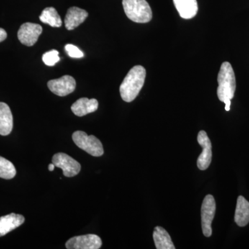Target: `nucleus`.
<instances>
[{
  "label": "nucleus",
  "instance_id": "nucleus-1",
  "mask_svg": "<svg viewBox=\"0 0 249 249\" xmlns=\"http://www.w3.org/2000/svg\"><path fill=\"white\" fill-rule=\"evenodd\" d=\"M217 96L219 101L225 103L226 111L230 110L231 100L236 89L235 73L229 62H223L217 76Z\"/></svg>",
  "mask_w": 249,
  "mask_h": 249
},
{
  "label": "nucleus",
  "instance_id": "nucleus-2",
  "mask_svg": "<svg viewBox=\"0 0 249 249\" xmlns=\"http://www.w3.org/2000/svg\"><path fill=\"white\" fill-rule=\"evenodd\" d=\"M145 69L141 65L129 70L120 86L121 96L124 101L130 103L137 98L145 83Z\"/></svg>",
  "mask_w": 249,
  "mask_h": 249
},
{
  "label": "nucleus",
  "instance_id": "nucleus-3",
  "mask_svg": "<svg viewBox=\"0 0 249 249\" xmlns=\"http://www.w3.org/2000/svg\"><path fill=\"white\" fill-rule=\"evenodd\" d=\"M123 6L126 16L137 23H147L151 21L152 12L146 0H123Z\"/></svg>",
  "mask_w": 249,
  "mask_h": 249
},
{
  "label": "nucleus",
  "instance_id": "nucleus-4",
  "mask_svg": "<svg viewBox=\"0 0 249 249\" xmlns=\"http://www.w3.org/2000/svg\"><path fill=\"white\" fill-rule=\"evenodd\" d=\"M72 139L77 146L93 157H101L104 153L102 142L93 135L88 136L83 131H76Z\"/></svg>",
  "mask_w": 249,
  "mask_h": 249
},
{
  "label": "nucleus",
  "instance_id": "nucleus-5",
  "mask_svg": "<svg viewBox=\"0 0 249 249\" xmlns=\"http://www.w3.org/2000/svg\"><path fill=\"white\" fill-rule=\"evenodd\" d=\"M216 211V203L213 196L208 195L205 196L201 205V227L203 234L209 237L212 235V224Z\"/></svg>",
  "mask_w": 249,
  "mask_h": 249
},
{
  "label": "nucleus",
  "instance_id": "nucleus-6",
  "mask_svg": "<svg viewBox=\"0 0 249 249\" xmlns=\"http://www.w3.org/2000/svg\"><path fill=\"white\" fill-rule=\"evenodd\" d=\"M52 162L55 166L61 168L63 175L67 178L76 176L80 173L81 165L77 160L65 153H57L53 156Z\"/></svg>",
  "mask_w": 249,
  "mask_h": 249
},
{
  "label": "nucleus",
  "instance_id": "nucleus-7",
  "mask_svg": "<svg viewBox=\"0 0 249 249\" xmlns=\"http://www.w3.org/2000/svg\"><path fill=\"white\" fill-rule=\"evenodd\" d=\"M42 32V27L40 24L26 22L19 28L18 37L23 45L31 47L37 42Z\"/></svg>",
  "mask_w": 249,
  "mask_h": 249
},
{
  "label": "nucleus",
  "instance_id": "nucleus-8",
  "mask_svg": "<svg viewBox=\"0 0 249 249\" xmlns=\"http://www.w3.org/2000/svg\"><path fill=\"white\" fill-rule=\"evenodd\" d=\"M65 246L68 249H98L102 246V240L98 235L88 234L72 237Z\"/></svg>",
  "mask_w": 249,
  "mask_h": 249
},
{
  "label": "nucleus",
  "instance_id": "nucleus-9",
  "mask_svg": "<svg viewBox=\"0 0 249 249\" xmlns=\"http://www.w3.org/2000/svg\"><path fill=\"white\" fill-rule=\"evenodd\" d=\"M47 86L57 96H65L74 91L76 83L73 77L66 75L58 79L49 80Z\"/></svg>",
  "mask_w": 249,
  "mask_h": 249
},
{
  "label": "nucleus",
  "instance_id": "nucleus-10",
  "mask_svg": "<svg viewBox=\"0 0 249 249\" xmlns=\"http://www.w3.org/2000/svg\"><path fill=\"white\" fill-rule=\"evenodd\" d=\"M197 142L202 147L203 151L198 157L196 164L199 170H205L209 168L212 160V144L204 130L200 131L198 134Z\"/></svg>",
  "mask_w": 249,
  "mask_h": 249
},
{
  "label": "nucleus",
  "instance_id": "nucleus-11",
  "mask_svg": "<svg viewBox=\"0 0 249 249\" xmlns=\"http://www.w3.org/2000/svg\"><path fill=\"white\" fill-rule=\"evenodd\" d=\"M88 13L84 9L76 6L70 8L67 11L65 18V25L67 30L71 31L76 29L85 22L88 17Z\"/></svg>",
  "mask_w": 249,
  "mask_h": 249
},
{
  "label": "nucleus",
  "instance_id": "nucleus-12",
  "mask_svg": "<svg viewBox=\"0 0 249 249\" xmlns=\"http://www.w3.org/2000/svg\"><path fill=\"white\" fill-rule=\"evenodd\" d=\"M98 108V102L95 98H81L72 105L71 111L75 115L81 116L94 112Z\"/></svg>",
  "mask_w": 249,
  "mask_h": 249
},
{
  "label": "nucleus",
  "instance_id": "nucleus-13",
  "mask_svg": "<svg viewBox=\"0 0 249 249\" xmlns=\"http://www.w3.org/2000/svg\"><path fill=\"white\" fill-rule=\"evenodd\" d=\"M24 220L25 219L22 215L16 213L0 217V237L6 235L9 232L20 227Z\"/></svg>",
  "mask_w": 249,
  "mask_h": 249
},
{
  "label": "nucleus",
  "instance_id": "nucleus-14",
  "mask_svg": "<svg viewBox=\"0 0 249 249\" xmlns=\"http://www.w3.org/2000/svg\"><path fill=\"white\" fill-rule=\"evenodd\" d=\"M173 2L179 16L183 19H191L197 14L196 0H173Z\"/></svg>",
  "mask_w": 249,
  "mask_h": 249
},
{
  "label": "nucleus",
  "instance_id": "nucleus-15",
  "mask_svg": "<svg viewBox=\"0 0 249 249\" xmlns=\"http://www.w3.org/2000/svg\"><path fill=\"white\" fill-rule=\"evenodd\" d=\"M13 126L14 119L11 109L6 103L0 102V135H9Z\"/></svg>",
  "mask_w": 249,
  "mask_h": 249
},
{
  "label": "nucleus",
  "instance_id": "nucleus-16",
  "mask_svg": "<svg viewBox=\"0 0 249 249\" xmlns=\"http://www.w3.org/2000/svg\"><path fill=\"white\" fill-rule=\"evenodd\" d=\"M235 222L241 227H245L249 222V202L242 196L237 198Z\"/></svg>",
  "mask_w": 249,
  "mask_h": 249
},
{
  "label": "nucleus",
  "instance_id": "nucleus-17",
  "mask_svg": "<svg viewBox=\"0 0 249 249\" xmlns=\"http://www.w3.org/2000/svg\"><path fill=\"white\" fill-rule=\"evenodd\" d=\"M153 239L156 248L157 249H175L169 233L163 227H157L155 228Z\"/></svg>",
  "mask_w": 249,
  "mask_h": 249
},
{
  "label": "nucleus",
  "instance_id": "nucleus-18",
  "mask_svg": "<svg viewBox=\"0 0 249 249\" xmlns=\"http://www.w3.org/2000/svg\"><path fill=\"white\" fill-rule=\"evenodd\" d=\"M41 22L49 24L52 27H60L62 22L56 9L53 7H47L42 11L40 16Z\"/></svg>",
  "mask_w": 249,
  "mask_h": 249
},
{
  "label": "nucleus",
  "instance_id": "nucleus-19",
  "mask_svg": "<svg viewBox=\"0 0 249 249\" xmlns=\"http://www.w3.org/2000/svg\"><path fill=\"white\" fill-rule=\"evenodd\" d=\"M16 175L14 165L3 157H0V178L11 179Z\"/></svg>",
  "mask_w": 249,
  "mask_h": 249
},
{
  "label": "nucleus",
  "instance_id": "nucleus-20",
  "mask_svg": "<svg viewBox=\"0 0 249 249\" xmlns=\"http://www.w3.org/2000/svg\"><path fill=\"white\" fill-rule=\"evenodd\" d=\"M42 60L47 66H54L57 62L60 61L58 51L53 49V50L46 52L42 55Z\"/></svg>",
  "mask_w": 249,
  "mask_h": 249
},
{
  "label": "nucleus",
  "instance_id": "nucleus-21",
  "mask_svg": "<svg viewBox=\"0 0 249 249\" xmlns=\"http://www.w3.org/2000/svg\"><path fill=\"white\" fill-rule=\"evenodd\" d=\"M65 50H66L69 56L73 58H81L84 56V53L76 46L68 44L65 46Z\"/></svg>",
  "mask_w": 249,
  "mask_h": 249
},
{
  "label": "nucleus",
  "instance_id": "nucleus-22",
  "mask_svg": "<svg viewBox=\"0 0 249 249\" xmlns=\"http://www.w3.org/2000/svg\"><path fill=\"white\" fill-rule=\"evenodd\" d=\"M6 37H7V33L4 29L0 28V42L6 40Z\"/></svg>",
  "mask_w": 249,
  "mask_h": 249
},
{
  "label": "nucleus",
  "instance_id": "nucleus-23",
  "mask_svg": "<svg viewBox=\"0 0 249 249\" xmlns=\"http://www.w3.org/2000/svg\"><path fill=\"white\" fill-rule=\"evenodd\" d=\"M54 168H55V165H54L53 163H51V164H49V171H53V170H54Z\"/></svg>",
  "mask_w": 249,
  "mask_h": 249
}]
</instances>
